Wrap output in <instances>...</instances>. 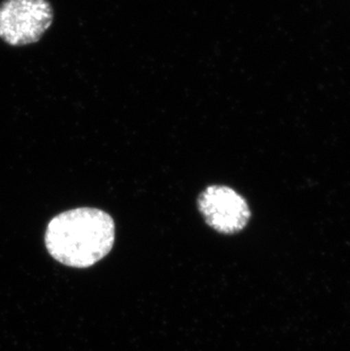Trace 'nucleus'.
Returning <instances> with one entry per match:
<instances>
[{"label": "nucleus", "instance_id": "7ed1b4c3", "mask_svg": "<svg viewBox=\"0 0 350 351\" xmlns=\"http://www.w3.org/2000/svg\"><path fill=\"white\" fill-rule=\"evenodd\" d=\"M198 207L206 223L223 234L240 232L250 219L246 199L229 186H209L199 195Z\"/></svg>", "mask_w": 350, "mask_h": 351}, {"label": "nucleus", "instance_id": "f03ea898", "mask_svg": "<svg viewBox=\"0 0 350 351\" xmlns=\"http://www.w3.org/2000/svg\"><path fill=\"white\" fill-rule=\"evenodd\" d=\"M54 21L47 0H3L0 3V38L10 46L38 43Z\"/></svg>", "mask_w": 350, "mask_h": 351}, {"label": "nucleus", "instance_id": "f257e3e1", "mask_svg": "<svg viewBox=\"0 0 350 351\" xmlns=\"http://www.w3.org/2000/svg\"><path fill=\"white\" fill-rule=\"evenodd\" d=\"M115 223L102 209L81 207L54 217L47 226L46 247L64 265L86 269L112 250Z\"/></svg>", "mask_w": 350, "mask_h": 351}]
</instances>
